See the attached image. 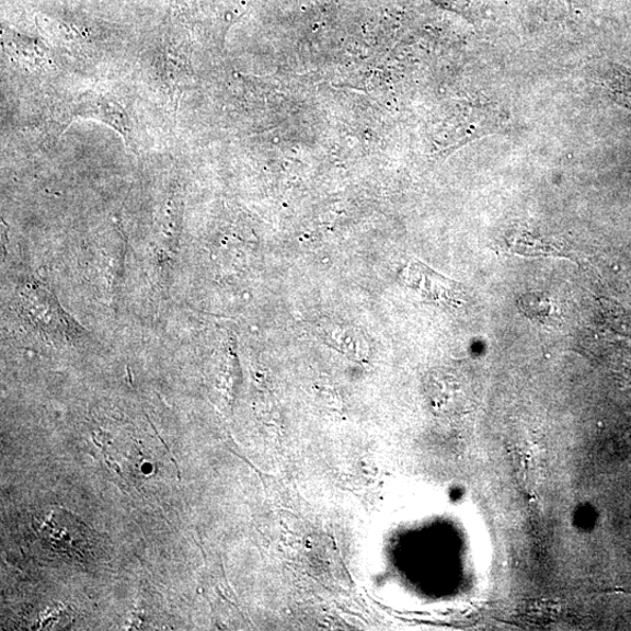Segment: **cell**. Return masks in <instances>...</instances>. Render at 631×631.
<instances>
[{
    "label": "cell",
    "mask_w": 631,
    "mask_h": 631,
    "mask_svg": "<svg viewBox=\"0 0 631 631\" xmlns=\"http://www.w3.org/2000/svg\"><path fill=\"white\" fill-rule=\"evenodd\" d=\"M403 285L427 298L428 301L449 309H460L467 303L459 284L433 272L421 262H412L399 274Z\"/></svg>",
    "instance_id": "6da1fadb"
},
{
    "label": "cell",
    "mask_w": 631,
    "mask_h": 631,
    "mask_svg": "<svg viewBox=\"0 0 631 631\" xmlns=\"http://www.w3.org/2000/svg\"><path fill=\"white\" fill-rule=\"evenodd\" d=\"M426 392L438 413L459 414L475 406L477 393L461 375L437 370L428 376Z\"/></svg>",
    "instance_id": "7a4b0ae2"
},
{
    "label": "cell",
    "mask_w": 631,
    "mask_h": 631,
    "mask_svg": "<svg viewBox=\"0 0 631 631\" xmlns=\"http://www.w3.org/2000/svg\"><path fill=\"white\" fill-rule=\"evenodd\" d=\"M62 524V510L50 513L45 519L41 518L37 526L42 540H47L51 549L67 553H79L82 550L84 536L81 532L82 526L72 516L67 517L66 525Z\"/></svg>",
    "instance_id": "3957f363"
},
{
    "label": "cell",
    "mask_w": 631,
    "mask_h": 631,
    "mask_svg": "<svg viewBox=\"0 0 631 631\" xmlns=\"http://www.w3.org/2000/svg\"><path fill=\"white\" fill-rule=\"evenodd\" d=\"M601 82L617 102L631 110V69L609 65Z\"/></svg>",
    "instance_id": "277c9868"
},
{
    "label": "cell",
    "mask_w": 631,
    "mask_h": 631,
    "mask_svg": "<svg viewBox=\"0 0 631 631\" xmlns=\"http://www.w3.org/2000/svg\"><path fill=\"white\" fill-rule=\"evenodd\" d=\"M517 308L525 318L540 323L552 322L553 305L550 296L543 292H529L519 297Z\"/></svg>",
    "instance_id": "5b68a950"
},
{
    "label": "cell",
    "mask_w": 631,
    "mask_h": 631,
    "mask_svg": "<svg viewBox=\"0 0 631 631\" xmlns=\"http://www.w3.org/2000/svg\"><path fill=\"white\" fill-rule=\"evenodd\" d=\"M323 333L329 337L330 342L336 346H342V349L353 351L358 354L364 346V339L360 333H356L355 329H346L344 326H323Z\"/></svg>",
    "instance_id": "8992f818"
},
{
    "label": "cell",
    "mask_w": 631,
    "mask_h": 631,
    "mask_svg": "<svg viewBox=\"0 0 631 631\" xmlns=\"http://www.w3.org/2000/svg\"><path fill=\"white\" fill-rule=\"evenodd\" d=\"M557 606L551 601H531L524 609V616L532 622L547 623L555 617Z\"/></svg>",
    "instance_id": "52a82bcc"
}]
</instances>
